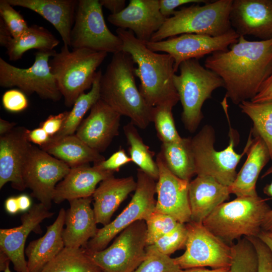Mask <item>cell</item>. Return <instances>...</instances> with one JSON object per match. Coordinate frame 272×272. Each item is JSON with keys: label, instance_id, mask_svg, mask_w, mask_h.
<instances>
[{"label": "cell", "instance_id": "cell-1", "mask_svg": "<svg viewBox=\"0 0 272 272\" xmlns=\"http://www.w3.org/2000/svg\"><path fill=\"white\" fill-rule=\"evenodd\" d=\"M204 65L223 80L225 98L236 105L251 101L272 74V39L249 41L240 36L227 50L208 56Z\"/></svg>", "mask_w": 272, "mask_h": 272}, {"label": "cell", "instance_id": "cell-2", "mask_svg": "<svg viewBox=\"0 0 272 272\" xmlns=\"http://www.w3.org/2000/svg\"><path fill=\"white\" fill-rule=\"evenodd\" d=\"M117 35L122 42V51L128 53L138 67L135 75L140 80L139 90L151 107L170 105L179 101L173 82L174 59L169 54L150 49L132 32L117 28Z\"/></svg>", "mask_w": 272, "mask_h": 272}, {"label": "cell", "instance_id": "cell-3", "mask_svg": "<svg viewBox=\"0 0 272 272\" xmlns=\"http://www.w3.org/2000/svg\"><path fill=\"white\" fill-rule=\"evenodd\" d=\"M134 62L127 52L113 54L100 80V99L135 126L147 128L152 122L153 107L147 103L135 81Z\"/></svg>", "mask_w": 272, "mask_h": 272}, {"label": "cell", "instance_id": "cell-4", "mask_svg": "<svg viewBox=\"0 0 272 272\" xmlns=\"http://www.w3.org/2000/svg\"><path fill=\"white\" fill-rule=\"evenodd\" d=\"M266 200L258 195L237 197L218 206L202 224L230 245L242 236L257 237L270 210Z\"/></svg>", "mask_w": 272, "mask_h": 272}, {"label": "cell", "instance_id": "cell-5", "mask_svg": "<svg viewBox=\"0 0 272 272\" xmlns=\"http://www.w3.org/2000/svg\"><path fill=\"white\" fill-rule=\"evenodd\" d=\"M107 53L86 48L70 50L63 44L59 52L49 60L50 71L54 77L58 89L68 107L85 91L92 88L97 68Z\"/></svg>", "mask_w": 272, "mask_h": 272}, {"label": "cell", "instance_id": "cell-6", "mask_svg": "<svg viewBox=\"0 0 272 272\" xmlns=\"http://www.w3.org/2000/svg\"><path fill=\"white\" fill-rule=\"evenodd\" d=\"M233 1L217 0L182 7L166 19L150 41L158 42L183 34L222 35L232 29L230 14Z\"/></svg>", "mask_w": 272, "mask_h": 272}, {"label": "cell", "instance_id": "cell-7", "mask_svg": "<svg viewBox=\"0 0 272 272\" xmlns=\"http://www.w3.org/2000/svg\"><path fill=\"white\" fill-rule=\"evenodd\" d=\"M223 107L229 126L228 146L222 151L215 150V130L209 124L204 125L194 137L190 138V140L195 175L211 176L229 187L236 177V169L240 159L246 154V149L244 148L240 154L235 151L238 135L231 126L226 105Z\"/></svg>", "mask_w": 272, "mask_h": 272}, {"label": "cell", "instance_id": "cell-8", "mask_svg": "<svg viewBox=\"0 0 272 272\" xmlns=\"http://www.w3.org/2000/svg\"><path fill=\"white\" fill-rule=\"evenodd\" d=\"M178 70L179 74L174 75L173 82L182 106L181 119L185 128L194 132L203 118L204 102L224 84L221 77L201 65L197 59L182 62Z\"/></svg>", "mask_w": 272, "mask_h": 272}, {"label": "cell", "instance_id": "cell-9", "mask_svg": "<svg viewBox=\"0 0 272 272\" xmlns=\"http://www.w3.org/2000/svg\"><path fill=\"white\" fill-rule=\"evenodd\" d=\"M146 222L139 220L122 230L108 247L97 251L85 250L102 272H133L146 257Z\"/></svg>", "mask_w": 272, "mask_h": 272}, {"label": "cell", "instance_id": "cell-10", "mask_svg": "<svg viewBox=\"0 0 272 272\" xmlns=\"http://www.w3.org/2000/svg\"><path fill=\"white\" fill-rule=\"evenodd\" d=\"M122 45L107 26L99 0H79L70 46L113 54L122 51Z\"/></svg>", "mask_w": 272, "mask_h": 272}, {"label": "cell", "instance_id": "cell-11", "mask_svg": "<svg viewBox=\"0 0 272 272\" xmlns=\"http://www.w3.org/2000/svg\"><path fill=\"white\" fill-rule=\"evenodd\" d=\"M56 51H37L33 64L27 69L12 65L0 58V86L17 87L26 95L36 93L42 99L56 102L62 97L49 65Z\"/></svg>", "mask_w": 272, "mask_h": 272}, {"label": "cell", "instance_id": "cell-12", "mask_svg": "<svg viewBox=\"0 0 272 272\" xmlns=\"http://www.w3.org/2000/svg\"><path fill=\"white\" fill-rule=\"evenodd\" d=\"M156 181L141 169H138L137 187L128 205L113 221L99 229L96 235L83 248L88 251L103 250L128 226L139 220L146 221L155 209Z\"/></svg>", "mask_w": 272, "mask_h": 272}, {"label": "cell", "instance_id": "cell-13", "mask_svg": "<svg viewBox=\"0 0 272 272\" xmlns=\"http://www.w3.org/2000/svg\"><path fill=\"white\" fill-rule=\"evenodd\" d=\"M187 237L185 251L174 258L180 269L209 266L213 269L230 267L231 245L210 231L202 223L185 224Z\"/></svg>", "mask_w": 272, "mask_h": 272}, {"label": "cell", "instance_id": "cell-14", "mask_svg": "<svg viewBox=\"0 0 272 272\" xmlns=\"http://www.w3.org/2000/svg\"><path fill=\"white\" fill-rule=\"evenodd\" d=\"M240 36L232 28L226 33L212 36L199 34H183L158 42L149 41L146 46L154 52L170 54L174 59V70L180 63L190 59H197L217 51H226L238 41Z\"/></svg>", "mask_w": 272, "mask_h": 272}, {"label": "cell", "instance_id": "cell-15", "mask_svg": "<svg viewBox=\"0 0 272 272\" xmlns=\"http://www.w3.org/2000/svg\"><path fill=\"white\" fill-rule=\"evenodd\" d=\"M70 168L63 162L33 146L23 171L26 187L30 188L32 196L49 210L57 183L64 178Z\"/></svg>", "mask_w": 272, "mask_h": 272}, {"label": "cell", "instance_id": "cell-16", "mask_svg": "<svg viewBox=\"0 0 272 272\" xmlns=\"http://www.w3.org/2000/svg\"><path fill=\"white\" fill-rule=\"evenodd\" d=\"M24 127H15L0 136V188L11 182L12 187L20 191L26 187L23 174L33 148Z\"/></svg>", "mask_w": 272, "mask_h": 272}, {"label": "cell", "instance_id": "cell-17", "mask_svg": "<svg viewBox=\"0 0 272 272\" xmlns=\"http://www.w3.org/2000/svg\"><path fill=\"white\" fill-rule=\"evenodd\" d=\"M44 205L35 203L21 217L18 227L0 229V251L4 253L13 263L17 272H29L25 257V245L31 232L40 234V223L51 218V212Z\"/></svg>", "mask_w": 272, "mask_h": 272}, {"label": "cell", "instance_id": "cell-18", "mask_svg": "<svg viewBox=\"0 0 272 272\" xmlns=\"http://www.w3.org/2000/svg\"><path fill=\"white\" fill-rule=\"evenodd\" d=\"M156 162L159 168V178L156 182L157 199L155 211L170 216L181 223L190 222L189 182L173 174L159 154Z\"/></svg>", "mask_w": 272, "mask_h": 272}, {"label": "cell", "instance_id": "cell-19", "mask_svg": "<svg viewBox=\"0 0 272 272\" xmlns=\"http://www.w3.org/2000/svg\"><path fill=\"white\" fill-rule=\"evenodd\" d=\"M166 19L160 12L159 0H130L121 12L107 18L110 24L118 28L128 29L145 43L150 41Z\"/></svg>", "mask_w": 272, "mask_h": 272}, {"label": "cell", "instance_id": "cell-20", "mask_svg": "<svg viewBox=\"0 0 272 272\" xmlns=\"http://www.w3.org/2000/svg\"><path fill=\"white\" fill-rule=\"evenodd\" d=\"M230 20L239 36L272 39V0H233Z\"/></svg>", "mask_w": 272, "mask_h": 272}, {"label": "cell", "instance_id": "cell-21", "mask_svg": "<svg viewBox=\"0 0 272 272\" xmlns=\"http://www.w3.org/2000/svg\"><path fill=\"white\" fill-rule=\"evenodd\" d=\"M121 116L100 98L75 134L93 150L103 152L118 135Z\"/></svg>", "mask_w": 272, "mask_h": 272}, {"label": "cell", "instance_id": "cell-22", "mask_svg": "<svg viewBox=\"0 0 272 272\" xmlns=\"http://www.w3.org/2000/svg\"><path fill=\"white\" fill-rule=\"evenodd\" d=\"M92 196L69 200L70 208L66 211V227L62 232L65 247L85 248L96 234L97 228L93 209L91 207Z\"/></svg>", "mask_w": 272, "mask_h": 272}, {"label": "cell", "instance_id": "cell-23", "mask_svg": "<svg viewBox=\"0 0 272 272\" xmlns=\"http://www.w3.org/2000/svg\"><path fill=\"white\" fill-rule=\"evenodd\" d=\"M250 133L245 145L247 158L237 173L233 183L229 186L230 193L237 197L258 195L256 184L259 175L270 159L269 151L263 141Z\"/></svg>", "mask_w": 272, "mask_h": 272}, {"label": "cell", "instance_id": "cell-24", "mask_svg": "<svg viewBox=\"0 0 272 272\" xmlns=\"http://www.w3.org/2000/svg\"><path fill=\"white\" fill-rule=\"evenodd\" d=\"M13 7L33 11L51 23L70 46L78 0H7Z\"/></svg>", "mask_w": 272, "mask_h": 272}, {"label": "cell", "instance_id": "cell-25", "mask_svg": "<svg viewBox=\"0 0 272 272\" xmlns=\"http://www.w3.org/2000/svg\"><path fill=\"white\" fill-rule=\"evenodd\" d=\"M229 187L209 176H197L189 183L191 221L202 223L221 203L230 198Z\"/></svg>", "mask_w": 272, "mask_h": 272}, {"label": "cell", "instance_id": "cell-26", "mask_svg": "<svg viewBox=\"0 0 272 272\" xmlns=\"http://www.w3.org/2000/svg\"><path fill=\"white\" fill-rule=\"evenodd\" d=\"M113 174L91 167L89 164L71 168L64 178L56 185L53 201L58 204L65 200L92 196L97 185L113 176Z\"/></svg>", "mask_w": 272, "mask_h": 272}, {"label": "cell", "instance_id": "cell-27", "mask_svg": "<svg viewBox=\"0 0 272 272\" xmlns=\"http://www.w3.org/2000/svg\"><path fill=\"white\" fill-rule=\"evenodd\" d=\"M136 187L137 181L132 176L120 178L113 176L101 181L92 195L97 224H108L115 211Z\"/></svg>", "mask_w": 272, "mask_h": 272}, {"label": "cell", "instance_id": "cell-28", "mask_svg": "<svg viewBox=\"0 0 272 272\" xmlns=\"http://www.w3.org/2000/svg\"><path fill=\"white\" fill-rule=\"evenodd\" d=\"M65 214L61 208L55 221L46 227L45 234L28 244L25 252L29 272H39L64 248L62 232Z\"/></svg>", "mask_w": 272, "mask_h": 272}, {"label": "cell", "instance_id": "cell-29", "mask_svg": "<svg viewBox=\"0 0 272 272\" xmlns=\"http://www.w3.org/2000/svg\"><path fill=\"white\" fill-rule=\"evenodd\" d=\"M40 148L71 168L105 159L75 134L59 138L50 137L49 142Z\"/></svg>", "mask_w": 272, "mask_h": 272}, {"label": "cell", "instance_id": "cell-30", "mask_svg": "<svg viewBox=\"0 0 272 272\" xmlns=\"http://www.w3.org/2000/svg\"><path fill=\"white\" fill-rule=\"evenodd\" d=\"M59 43V41L48 30L43 26L33 25L21 37L12 38L6 48L9 60L16 61L21 59L24 53L30 49L51 51Z\"/></svg>", "mask_w": 272, "mask_h": 272}, {"label": "cell", "instance_id": "cell-31", "mask_svg": "<svg viewBox=\"0 0 272 272\" xmlns=\"http://www.w3.org/2000/svg\"><path fill=\"white\" fill-rule=\"evenodd\" d=\"M168 169L178 178L190 182L195 175L190 138L178 143H162L158 153Z\"/></svg>", "mask_w": 272, "mask_h": 272}, {"label": "cell", "instance_id": "cell-32", "mask_svg": "<svg viewBox=\"0 0 272 272\" xmlns=\"http://www.w3.org/2000/svg\"><path fill=\"white\" fill-rule=\"evenodd\" d=\"M238 105L241 112L252 120L250 131L263 141L272 160V100L258 103L244 101Z\"/></svg>", "mask_w": 272, "mask_h": 272}, {"label": "cell", "instance_id": "cell-33", "mask_svg": "<svg viewBox=\"0 0 272 272\" xmlns=\"http://www.w3.org/2000/svg\"><path fill=\"white\" fill-rule=\"evenodd\" d=\"M83 248H64L39 272H99Z\"/></svg>", "mask_w": 272, "mask_h": 272}, {"label": "cell", "instance_id": "cell-34", "mask_svg": "<svg viewBox=\"0 0 272 272\" xmlns=\"http://www.w3.org/2000/svg\"><path fill=\"white\" fill-rule=\"evenodd\" d=\"M123 131L128 145L131 162L145 173L157 180L159 168L153 159L154 153L144 143L135 125L130 122L123 127Z\"/></svg>", "mask_w": 272, "mask_h": 272}, {"label": "cell", "instance_id": "cell-35", "mask_svg": "<svg viewBox=\"0 0 272 272\" xmlns=\"http://www.w3.org/2000/svg\"><path fill=\"white\" fill-rule=\"evenodd\" d=\"M101 70L97 71L95 81L89 92L83 93L76 101L61 130L52 138H59L73 135L77 131L87 112L100 98V80Z\"/></svg>", "mask_w": 272, "mask_h": 272}, {"label": "cell", "instance_id": "cell-36", "mask_svg": "<svg viewBox=\"0 0 272 272\" xmlns=\"http://www.w3.org/2000/svg\"><path fill=\"white\" fill-rule=\"evenodd\" d=\"M230 272H258V259L251 242L244 237L231 245Z\"/></svg>", "mask_w": 272, "mask_h": 272}, {"label": "cell", "instance_id": "cell-37", "mask_svg": "<svg viewBox=\"0 0 272 272\" xmlns=\"http://www.w3.org/2000/svg\"><path fill=\"white\" fill-rule=\"evenodd\" d=\"M173 107L167 105L153 107L152 122L154 123L158 137L162 143H178L183 140L175 125Z\"/></svg>", "mask_w": 272, "mask_h": 272}, {"label": "cell", "instance_id": "cell-38", "mask_svg": "<svg viewBox=\"0 0 272 272\" xmlns=\"http://www.w3.org/2000/svg\"><path fill=\"white\" fill-rule=\"evenodd\" d=\"M145 259L133 272H178L174 258L159 252L152 245L146 247Z\"/></svg>", "mask_w": 272, "mask_h": 272}, {"label": "cell", "instance_id": "cell-39", "mask_svg": "<svg viewBox=\"0 0 272 272\" xmlns=\"http://www.w3.org/2000/svg\"><path fill=\"white\" fill-rule=\"evenodd\" d=\"M145 222L147 246L153 245L159 239L173 231L179 223L170 216L155 211Z\"/></svg>", "mask_w": 272, "mask_h": 272}, {"label": "cell", "instance_id": "cell-40", "mask_svg": "<svg viewBox=\"0 0 272 272\" xmlns=\"http://www.w3.org/2000/svg\"><path fill=\"white\" fill-rule=\"evenodd\" d=\"M187 232L185 224L179 223L176 228L159 239L152 245L160 253L170 256L185 247Z\"/></svg>", "mask_w": 272, "mask_h": 272}, {"label": "cell", "instance_id": "cell-41", "mask_svg": "<svg viewBox=\"0 0 272 272\" xmlns=\"http://www.w3.org/2000/svg\"><path fill=\"white\" fill-rule=\"evenodd\" d=\"M0 16L13 38L21 37L29 29L23 17L7 0H0Z\"/></svg>", "mask_w": 272, "mask_h": 272}, {"label": "cell", "instance_id": "cell-42", "mask_svg": "<svg viewBox=\"0 0 272 272\" xmlns=\"http://www.w3.org/2000/svg\"><path fill=\"white\" fill-rule=\"evenodd\" d=\"M4 108L11 112H19L28 106V100L23 92L19 89H11L4 93L2 96Z\"/></svg>", "mask_w": 272, "mask_h": 272}, {"label": "cell", "instance_id": "cell-43", "mask_svg": "<svg viewBox=\"0 0 272 272\" xmlns=\"http://www.w3.org/2000/svg\"><path fill=\"white\" fill-rule=\"evenodd\" d=\"M131 162L123 149H120L114 153L107 159L93 163L94 167L102 171L115 172L118 171L120 168Z\"/></svg>", "mask_w": 272, "mask_h": 272}, {"label": "cell", "instance_id": "cell-44", "mask_svg": "<svg viewBox=\"0 0 272 272\" xmlns=\"http://www.w3.org/2000/svg\"><path fill=\"white\" fill-rule=\"evenodd\" d=\"M247 238L254 245L257 254L258 272H272L271 251L258 237H247Z\"/></svg>", "mask_w": 272, "mask_h": 272}, {"label": "cell", "instance_id": "cell-45", "mask_svg": "<svg viewBox=\"0 0 272 272\" xmlns=\"http://www.w3.org/2000/svg\"><path fill=\"white\" fill-rule=\"evenodd\" d=\"M69 111H65L56 115H49L40 124L50 137L56 134L61 129L69 115Z\"/></svg>", "mask_w": 272, "mask_h": 272}, {"label": "cell", "instance_id": "cell-46", "mask_svg": "<svg viewBox=\"0 0 272 272\" xmlns=\"http://www.w3.org/2000/svg\"><path fill=\"white\" fill-rule=\"evenodd\" d=\"M205 0H159L160 10L162 15L166 18L173 15L177 7L190 3H207Z\"/></svg>", "mask_w": 272, "mask_h": 272}, {"label": "cell", "instance_id": "cell-47", "mask_svg": "<svg viewBox=\"0 0 272 272\" xmlns=\"http://www.w3.org/2000/svg\"><path fill=\"white\" fill-rule=\"evenodd\" d=\"M27 137L31 143L37 144L40 147L47 144L50 139L49 134L41 127L33 130L27 129Z\"/></svg>", "mask_w": 272, "mask_h": 272}, {"label": "cell", "instance_id": "cell-48", "mask_svg": "<svg viewBox=\"0 0 272 272\" xmlns=\"http://www.w3.org/2000/svg\"><path fill=\"white\" fill-rule=\"evenodd\" d=\"M272 100V74L264 82L256 95L251 100L255 103Z\"/></svg>", "mask_w": 272, "mask_h": 272}, {"label": "cell", "instance_id": "cell-49", "mask_svg": "<svg viewBox=\"0 0 272 272\" xmlns=\"http://www.w3.org/2000/svg\"><path fill=\"white\" fill-rule=\"evenodd\" d=\"M271 174H272V165L263 174L262 178ZM263 192L272 198V181L270 183L264 186L263 188ZM261 230L265 231H270L272 230V209H270L267 214Z\"/></svg>", "mask_w": 272, "mask_h": 272}, {"label": "cell", "instance_id": "cell-50", "mask_svg": "<svg viewBox=\"0 0 272 272\" xmlns=\"http://www.w3.org/2000/svg\"><path fill=\"white\" fill-rule=\"evenodd\" d=\"M99 2L102 7L111 12V14H118L126 7L125 0H99Z\"/></svg>", "mask_w": 272, "mask_h": 272}, {"label": "cell", "instance_id": "cell-51", "mask_svg": "<svg viewBox=\"0 0 272 272\" xmlns=\"http://www.w3.org/2000/svg\"><path fill=\"white\" fill-rule=\"evenodd\" d=\"M13 38L10 32L0 18V45L6 48V46Z\"/></svg>", "mask_w": 272, "mask_h": 272}, {"label": "cell", "instance_id": "cell-52", "mask_svg": "<svg viewBox=\"0 0 272 272\" xmlns=\"http://www.w3.org/2000/svg\"><path fill=\"white\" fill-rule=\"evenodd\" d=\"M5 207L10 214H17L20 211L17 197L11 196L8 198L5 201Z\"/></svg>", "mask_w": 272, "mask_h": 272}, {"label": "cell", "instance_id": "cell-53", "mask_svg": "<svg viewBox=\"0 0 272 272\" xmlns=\"http://www.w3.org/2000/svg\"><path fill=\"white\" fill-rule=\"evenodd\" d=\"M19 210L21 212H27L31 207V200L27 194H22L17 196Z\"/></svg>", "mask_w": 272, "mask_h": 272}, {"label": "cell", "instance_id": "cell-54", "mask_svg": "<svg viewBox=\"0 0 272 272\" xmlns=\"http://www.w3.org/2000/svg\"><path fill=\"white\" fill-rule=\"evenodd\" d=\"M178 272H230V267L208 269L203 267L181 269Z\"/></svg>", "mask_w": 272, "mask_h": 272}, {"label": "cell", "instance_id": "cell-55", "mask_svg": "<svg viewBox=\"0 0 272 272\" xmlns=\"http://www.w3.org/2000/svg\"><path fill=\"white\" fill-rule=\"evenodd\" d=\"M16 123L0 119V136L4 135L13 129Z\"/></svg>", "mask_w": 272, "mask_h": 272}, {"label": "cell", "instance_id": "cell-56", "mask_svg": "<svg viewBox=\"0 0 272 272\" xmlns=\"http://www.w3.org/2000/svg\"><path fill=\"white\" fill-rule=\"evenodd\" d=\"M257 237L268 247L272 252V233L268 231L261 230Z\"/></svg>", "mask_w": 272, "mask_h": 272}, {"label": "cell", "instance_id": "cell-57", "mask_svg": "<svg viewBox=\"0 0 272 272\" xmlns=\"http://www.w3.org/2000/svg\"><path fill=\"white\" fill-rule=\"evenodd\" d=\"M11 261L9 257L3 252L0 251V270L4 271Z\"/></svg>", "mask_w": 272, "mask_h": 272}, {"label": "cell", "instance_id": "cell-58", "mask_svg": "<svg viewBox=\"0 0 272 272\" xmlns=\"http://www.w3.org/2000/svg\"><path fill=\"white\" fill-rule=\"evenodd\" d=\"M3 272H12L10 268V264H9L5 269Z\"/></svg>", "mask_w": 272, "mask_h": 272}, {"label": "cell", "instance_id": "cell-59", "mask_svg": "<svg viewBox=\"0 0 272 272\" xmlns=\"http://www.w3.org/2000/svg\"><path fill=\"white\" fill-rule=\"evenodd\" d=\"M270 231V232H271L272 233V230H270V231Z\"/></svg>", "mask_w": 272, "mask_h": 272}, {"label": "cell", "instance_id": "cell-60", "mask_svg": "<svg viewBox=\"0 0 272 272\" xmlns=\"http://www.w3.org/2000/svg\"><path fill=\"white\" fill-rule=\"evenodd\" d=\"M99 272H102V271H100Z\"/></svg>", "mask_w": 272, "mask_h": 272}]
</instances>
